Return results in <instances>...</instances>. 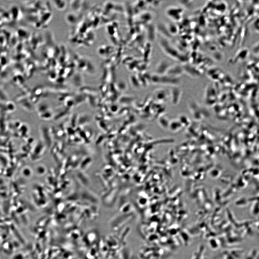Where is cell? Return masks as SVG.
<instances>
[{"mask_svg": "<svg viewBox=\"0 0 259 259\" xmlns=\"http://www.w3.org/2000/svg\"><path fill=\"white\" fill-rule=\"evenodd\" d=\"M168 14L172 19L175 21H179L181 17L183 14V10L177 7L171 8L168 10Z\"/></svg>", "mask_w": 259, "mask_h": 259, "instance_id": "obj_1", "label": "cell"}]
</instances>
